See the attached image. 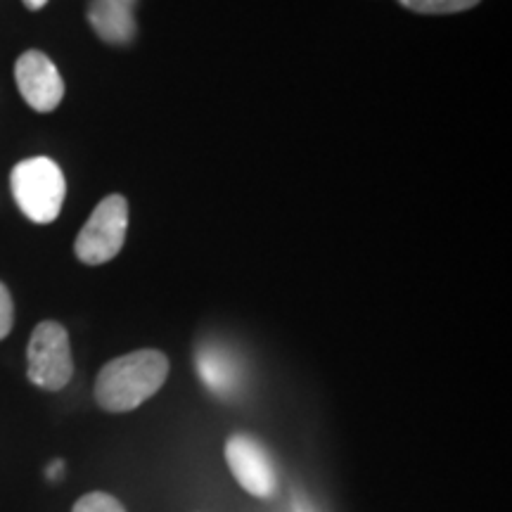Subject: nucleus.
I'll list each match as a JSON object with an SVG mask.
<instances>
[{
    "label": "nucleus",
    "instance_id": "nucleus-5",
    "mask_svg": "<svg viewBox=\"0 0 512 512\" xmlns=\"http://www.w3.org/2000/svg\"><path fill=\"white\" fill-rule=\"evenodd\" d=\"M226 463L247 494L271 498L278 491V472L268 451L259 439L249 434H233L226 441Z\"/></svg>",
    "mask_w": 512,
    "mask_h": 512
},
{
    "label": "nucleus",
    "instance_id": "nucleus-2",
    "mask_svg": "<svg viewBox=\"0 0 512 512\" xmlns=\"http://www.w3.org/2000/svg\"><path fill=\"white\" fill-rule=\"evenodd\" d=\"M10 190L19 211L29 221L46 226L60 216L64 195H67V181L53 159L31 157L12 169Z\"/></svg>",
    "mask_w": 512,
    "mask_h": 512
},
{
    "label": "nucleus",
    "instance_id": "nucleus-1",
    "mask_svg": "<svg viewBox=\"0 0 512 512\" xmlns=\"http://www.w3.org/2000/svg\"><path fill=\"white\" fill-rule=\"evenodd\" d=\"M169 358L162 351L140 349L107 363L95 380V401L107 413H128L164 387Z\"/></svg>",
    "mask_w": 512,
    "mask_h": 512
},
{
    "label": "nucleus",
    "instance_id": "nucleus-6",
    "mask_svg": "<svg viewBox=\"0 0 512 512\" xmlns=\"http://www.w3.org/2000/svg\"><path fill=\"white\" fill-rule=\"evenodd\" d=\"M15 81L24 102L36 112H53L64 98V81L55 62L41 50H27L15 64Z\"/></svg>",
    "mask_w": 512,
    "mask_h": 512
},
{
    "label": "nucleus",
    "instance_id": "nucleus-13",
    "mask_svg": "<svg viewBox=\"0 0 512 512\" xmlns=\"http://www.w3.org/2000/svg\"><path fill=\"white\" fill-rule=\"evenodd\" d=\"M22 3H24V5H27V8H29V10H41V8H43V5H46V3H48V0H22Z\"/></svg>",
    "mask_w": 512,
    "mask_h": 512
},
{
    "label": "nucleus",
    "instance_id": "nucleus-11",
    "mask_svg": "<svg viewBox=\"0 0 512 512\" xmlns=\"http://www.w3.org/2000/svg\"><path fill=\"white\" fill-rule=\"evenodd\" d=\"M12 323H15V304H12L8 287L0 283V339L10 335Z\"/></svg>",
    "mask_w": 512,
    "mask_h": 512
},
{
    "label": "nucleus",
    "instance_id": "nucleus-7",
    "mask_svg": "<svg viewBox=\"0 0 512 512\" xmlns=\"http://www.w3.org/2000/svg\"><path fill=\"white\" fill-rule=\"evenodd\" d=\"M195 368L211 394L221 396V399H230V396L238 394L242 384L240 361L223 344L204 342L202 347H197Z\"/></svg>",
    "mask_w": 512,
    "mask_h": 512
},
{
    "label": "nucleus",
    "instance_id": "nucleus-8",
    "mask_svg": "<svg viewBox=\"0 0 512 512\" xmlns=\"http://www.w3.org/2000/svg\"><path fill=\"white\" fill-rule=\"evenodd\" d=\"M136 3L138 0H93L88 8V22L102 41L126 46L136 36Z\"/></svg>",
    "mask_w": 512,
    "mask_h": 512
},
{
    "label": "nucleus",
    "instance_id": "nucleus-3",
    "mask_svg": "<svg viewBox=\"0 0 512 512\" xmlns=\"http://www.w3.org/2000/svg\"><path fill=\"white\" fill-rule=\"evenodd\" d=\"M74 358L69 335L55 320H43L31 332L27 349V377L36 387L60 392L72 382Z\"/></svg>",
    "mask_w": 512,
    "mask_h": 512
},
{
    "label": "nucleus",
    "instance_id": "nucleus-9",
    "mask_svg": "<svg viewBox=\"0 0 512 512\" xmlns=\"http://www.w3.org/2000/svg\"><path fill=\"white\" fill-rule=\"evenodd\" d=\"M399 3L420 15H453L475 8L479 0H399Z\"/></svg>",
    "mask_w": 512,
    "mask_h": 512
},
{
    "label": "nucleus",
    "instance_id": "nucleus-10",
    "mask_svg": "<svg viewBox=\"0 0 512 512\" xmlns=\"http://www.w3.org/2000/svg\"><path fill=\"white\" fill-rule=\"evenodd\" d=\"M72 512H126L124 505H121L119 498L112 494H105V491H91V494L81 496L76 501Z\"/></svg>",
    "mask_w": 512,
    "mask_h": 512
},
{
    "label": "nucleus",
    "instance_id": "nucleus-12",
    "mask_svg": "<svg viewBox=\"0 0 512 512\" xmlns=\"http://www.w3.org/2000/svg\"><path fill=\"white\" fill-rule=\"evenodd\" d=\"M62 470H64V463H62V460H55V463L50 465L48 470H46V477H48V479H57V477L62 475Z\"/></svg>",
    "mask_w": 512,
    "mask_h": 512
},
{
    "label": "nucleus",
    "instance_id": "nucleus-4",
    "mask_svg": "<svg viewBox=\"0 0 512 512\" xmlns=\"http://www.w3.org/2000/svg\"><path fill=\"white\" fill-rule=\"evenodd\" d=\"M128 230V202L121 195L105 197L93 209L91 219L76 235L74 252L88 266H100L112 261L121 252Z\"/></svg>",
    "mask_w": 512,
    "mask_h": 512
}]
</instances>
